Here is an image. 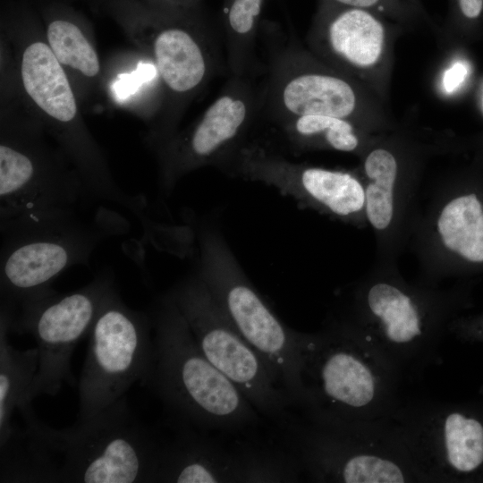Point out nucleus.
<instances>
[{
	"mask_svg": "<svg viewBox=\"0 0 483 483\" xmlns=\"http://www.w3.org/2000/svg\"><path fill=\"white\" fill-rule=\"evenodd\" d=\"M198 237L197 274L233 326L271 368L292 405L303 407L302 333L286 326L273 312L216 229L203 225Z\"/></svg>",
	"mask_w": 483,
	"mask_h": 483,
	"instance_id": "1a4fd4ad",
	"label": "nucleus"
},
{
	"mask_svg": "<svg viewBox=\"0 0 483 483\" xmlns=\"http://www.w3.org/2000/svg\"><path fill=\"white\" fill-rule=\"evenodd\" d=\"M31 213L0 221L1 307L12 315L51 291L70 267L89 266L94 250L106 240L124 235L130 224L104 206Z\"/></svg>",
	"mask_w": 483,
	"mask_h": 483,
	"instance_id": "7ed1b4c3",
	"label": "nucleus"
},
{
	"mask_svg": "<svg viewBox=\"0 0 483 483\" xmlns=\"http://www.w3.org/2000/svg\"><path fill=\"white\" fill-rule=\"evenodd\" d=\"M28 1H31V0H28ZM61 1L68 2L71 4L75 1H81L89 4L92 9L97 10V11H101L103 5L107 0H61Z\"/></svg>",
	"mask_w": 483,
	"mask_h": 483,
	"instance_id": "7c9ffc66",
	"label": "nucleus"
},
{
	"mask_svg": "<svg viewBox=\"0 0 483 483\" xmlns=\"http://www.w3.org/2000/svg\"><path fill=\"white\" fill-rule=\"evenodd\" d=\"M409 148L376 137L359 156L366 218L375 235L378 263L397 264L419 208V167Z\"/></svg>",
	"mask_w": 483,
	"mask_h": 483,
	"instance_id": "dca6fc26",
	"label": "nucleus"
},
{
	"mask_svg": "<svg viewBox=\"0 0 483 483\" xmlns=\"http://www.w3.org/2000/svg\"><path fill=\"white\" fill-rule=\"evenodd\" d=\"M463 28L472 33L483 17V0H456Z\"/></svg>",
	"mask_w": 483,
	"mask_h": 483,
	"instance_id": "bb28decb",
	"label": "nucleus"
},
{
	"mask_svg": "<svg viewBox=\"0 0 483 483\" xmlns=\"http://www.w3.org/2000/svg\"><path fill=\"white\" fill-rule=\"evenodd\" d=\"M271 47L261 84L260 117L275 124L303 115L350 120L373 132L361 84L291 39Z\"/></svg>",
	"mask_w": 483,
	"mask_h": 483,
	"instance_id": "f8f14e48",
	"label": "nucleus"
},
{
	"mask_svg": "<svg viewBox=\"0 0 483 483\" xmlns=\"http://www.w3.org/2000/svg\"><path fill=\"white\" fill-rule=\"evenodd\" d=\"M141 1L142 3H148L149 0H140Z\"/></svg>",
	"mask_w": 483,
	"mask_h": 483,
	"instance_id": "2f4dec72",
	"label": "nucleus"
},
{
	"mask_svg": "<svg viewBox=\"0 0 483 483\" xmlns=\"http://www.w3.org/2000/svg\"><path fill=\"white\" fill-rule=\"evenodd\" d=\"M395 436L419 477L456 479L483 470V419L462 408L428 414Z\"/></svg>",
	"mask_w": 483,
	"mask_h": 483,
	"instance_id": "6ab92c4d",
	"label": "nucleus"
},
{
	"mask_svg": "<svg viewBox=\"0 0 483 483\" xmlns=\"http://www.w3.org/2000/svg\"><path fill=\"white\" fill-rule=\"evenodd\" d=\"M306 40L317 58L360 84L386 70L388 33L368 9L325 3Z\"/></svg>",
	"mask_w": 483,
	"mask_h": 483,
	"instance_id": "aec40b11",
	"label": "nucleus"
},
{
	"mask_svg": "<svg viewBox=\"0 0 483 483\" xmlns=\"http://www.w3.org/2000/svg\"><path fill=\"white\" fill-rule=\"evenodd\" d=\"M409 242L426 283L444 278L461 264H483L481 197L442 182L425 208H418Z\"/></svg>",
	"mask_w": 483,
	"mask_h": 483,
	"instance_id": "f3484780",
	"label": "nucleus"
},
{
	"mask_svg": "<svg viewBox=\"0 0 483 483\" xmlns=\"http://www.w3.org/2000/svg\"><path fill=\"white\" fill-rule=\"evenodd\" d=\"M206 358L261 414L287 421L290 399L262 356L241 335L196 273L168 292Z\"/></svg>",
	"mask_w": 483,
	"mask_h": 483,
	"instance_id": "9b49d317",
	"label": "nucleus"
},
{
	"mask_svg": "<svg viewBox=\"0 0 483 483\" xmlns=\"http://www.w3.org/2000/svg\"><path fill=\"white\" fill-rule=\"evenodd\" d=\"M115 289L114 275L105 270L89 284L72 292L54 289L10 315L11 332L30 334L38 353L33 398L55 396L63 385L72 382V354L89 334L98 312Z\"/></svg>",
	"mask_w": 483,
	"mask_h": 483,
	"instance_id": "ddd939ff",
	"label": "nucleus"
},
{
	"mask_svg": "<svg viewBox=\"0 0 483 483\" xmlns=\"http://www.w3.org/2000/svg\"><path fill=\"white\" fill-rule=\"evenodd\" d=\"M273 125L296 151L326 149L360 156L376 138L350 120L325 115L298 116Z\"/></svg>",
	"mask_w": 483,
	"mask_h": 483,
	"instance_id": "b1692460",
	"label": "nucleus"
},
{
	"mask_svg": "<svg viewBox=\"0 0 483 483\" xmlns=\"http://www.w3.org/2000/svg\"><path fill=\"white\" fill-rule=\"evenodd\" d=\"M266 0H225L222 33L230 75L255 77L265 72L257 55V39Z\"/></svg>",
	"mask_w": 483,
	"mask_h": 483,
	"instance_id": "393cba45",
	"label": "nucleus"
},
{
	"mask_svg": "<svg viewBox=\"0 0 483 483\" xmlns=\"http://www.w3.org/2000/svg\"><path fill=\"white\" fill-rule=\"evenodd\" d=\"M228 175L264 183L300 206L357 228H366L360 172L292 162L255 141H244L215 166Z\"/></svg>",
	"mask_w": 483,
	"mask_h": 483,
	"instance_id": "4468645a",
	"label": "nucleus"
},
{
	"mask_svg": "<svg viewBox=\"0 0 483 483\" xmlns=\"http://www.w3.org/2000/svg\"><path fill=\"white\" fill-rule=\"evenodd\" d=\"M450 327L459 336L483 344V319L453 321Z\"/></svg>",
	"mask_w": 483,
	"mask_h": 483,
	"instance_id": "c85d7f7f",
	"label": "nucleus"
},
{
	"mask_svg": "<svg viewBox=\"0 0 483 483\" xmlns=\"http://www.w3.org/2000/svg\"><path fill=\"white\" fill-rule=\"evenodd\" d=\"M101 11L153 62L160 79V107L145 142L155 155L178 132L191 103L226 68L222 30L205 11L157 12L140 0H107Z\"/></svg>",
	"mask_w": 483,
	"mask_h": 483,
	"instance_id": "f03ea898",
	"label": "nucleus"
},
{
	"mask_svg": "<svg viewBox=\"0 0 483 483\" xmlns=\"http://www.w3.org/2000/svg\"><path fill=\"white\" fill-rule=\"evenodd\" d=\"M255 77L230 75L203 114L157 154L161 191L168 196L186 174L216 164L246 141L260 117L261 85Z\"/></svg>",
	"mask_w": 483,
	"mask_h": 483,
	"instance_id": "2eb2a0df",
	"label": "nucleus"
},
{
	"mask_svg": "<svg viewBox=\"0 0 483 483\" xmlns=\"http://www.w3.org/2000/svg\"><path fill=\"white\" fill-rule=\"evenodd\" d=\"M150 315L153 355L141 385L151 388L182 425L226 432L255 425L258 411L206 358L167 292Z\"/></svg>",
	"mask_w": 483,
	"mask_h": 483,
	"instance_id": "20e7f679",
	"label": "nucleus"
},
{
	"mask_svg": "<svg viewBox=\"0 0 483 483\" xmlns=\"http://www.w3.org/2000/svg\"><path fill=\"white\" fill-rule=\"evenodd\" d=\"M470 74L468 64L462 60H457L446 69L443 75V87L445 92L453 93L458 89L467 80Z\"/></svg>",
	"mask_w": 483,
	"mask_h": 483,
	"instance_id": "cd10ccee",
	"label": "nucleus"
},
{
	"mask_svg": "<svg viewBox=\"0 0 483 483\" xmlns=\"http://www.w3.org/2000/svg\"><path fill=\"white\" fill-rule=\"evenodd\" d=\"M183 426L174 438L162 440L155 482H254L252 449H225Z\"/></svg>",
	"mask_w": 483,
	"mask_h": 483,
	"instance_id": "4be33fe9",
	"label": "nucleus"
},
{
	"mask_svg": "<svg viewBox=\"0 0 483 483\" xmlns=\"http://www.w3.org/2000/svg\"><path fill=\"white\" fill-rule=\"evenodd\" d=\"M20 413L50 461L56 482H155L162 440L132 414L125 395L66 428L39 420L32 405Z\"/></svg>",
	"mask_w": 483,
	"mask_h": 483,
	"instance_id": "39448f33",
	"label": "nucleus"
},
{
	"mask_svg": "<svg viewBox=\"0 0 483 483\" xmlns=\"http://www.w3.org/2000/svg\"><path fill=\"white\" fill-rule=\"evenodd\" d=\"M151 329L150 313L130 308L113 290L89 332L78 384V420L93 417L143 381L153 355Z\"/></svg>",
	"mask_w": 483,
	"mask_h": 483,
	"instance_id": "9d476101",
	"label": "nucleus"
},
{
	"mask_svg": "<svg viewBox=\"0 0 483 483\" xmlns=\"http://www.w3.org/2000/svg\"><path fill=\"white\" fill-rule=\"evenodd\" d=\"M10 333L9 313L0 308V445L14 428V412L34 400L31 390L38 362L37 348H14L8 339Z\"/></svg>",
	"mask_w": 483,
	"mask_h": 483,
	"instance_id": "5701e85b",
	"label": "nucleus"
},
{
	"mask_svg": "<svg viewBox=\"0 0 483 483\" xmlns=\"http://www.w3.org/2000/svg\"><path fill=\"white\" fill-rule=\"evenodd\" d=\"M380 0H326L328 4L368 10L378 4Z\"/></svg>",
	"mask_w": 483,
	"mask_h": 483,
	"instance_id": "c756f323",
	"label": "nucleus"
},
{
	"mask_svg": "<svg viewBox=\"0 0 483 483\" xmlns=\"http://www.w3.org/2000/svg\"><path fill=\"white\" fill-rule=\"evenodd\" d=\"M365 426L312 423L295 428L293 443L301 464L319 481L400 483L419 478L406 453L369 442Z\"/></svg>",
	"mask_w": 483,
	"mask_h": 483,
	"instance_id": "a211bd4d",
	"label": "nucleus"
},
{
	"mask_svg": "<svg viewBox=\"0 0 483 483\" xmlns=\"http://www.w3.org/2000/svg\"><path fill=\"white\" fill-rule=\"evenodd\" d=\"M143 4L157 12L168 14H188L204 11L202 0H149Z\"/></svg>",
	"mask_w": 483,
	"mask_h": 483,
	"instance_id": "a878e982",
	"label": "nucleus"
},
{
	"mask_svg": "<svg viewBox=\"0 0 483 483\" xmlns=\"http://www.w3.org/2000/svg\"><path fill=\"white\" fill-rule=\"evenodd\" d=\"M47 41L68 75L82 108L91 110L104 84V72L89 20L71 3L38 0Z\"/></svg>",
	"mask_w": 483,
	"mask_h": 483,
	"instance_id": "412c9836",
	"label": "nucleus"
},
{
	"mask_svg": "<svg viewBox=\"0 0 483 483\" xmlns=\"http://www.w3.org/2000/svg\"><path fill=\"white\" fill-rule=\"evenodd\" d=\"M303 408L310 421L367 425L388 404L393 363L357 336L331 325L301 335Z\"/></svg>",
	"mask_w": 483,
	"mask_h": 483,
	"instance_id": "423d86ee",
	"label": "nucleus"
},
{
	"mask_svg": "<svg viewBox=\"0 0 483 483\" xmlns=\"http://www.w3.org/2000/svg\"><path fill=\"white\" fill-rule=\"evenodd\" d=\"M1 42L15 93L81 176L92 202L108 201L128 210L140 224L149 218L141 194L116 183L106 156L88 128L73 86L51 50L40 16L28 0L1 4Z\"/></svg>",
	"mask_w": 483,
	"mask_h": 483,
	"instance_id": "f257e3e1",
	"label": "nucleus"
},
{
	"mask_svg": "<svg viewBox=\"0 0 483 483\" xmlns=\"http://www.w3.org/2000/svg\"><path fill=\"white\" fill-rule=\"evenodd\" d=\"M444 291L412 284L397 264L375 262L354 286L343 319L332 323L375 348L394 365L427 351L449 310Z\"/></svg>",
	"mask_w": 483,
	"mask_h": 483,
	"instance_id": "6e6552de",
	"label": "nucleus"
},
{
	"mask_svg": "<svg viewBox=\"0 0 483 483\" xmlns=\"http://www.w3.org/2000/svg\"><path fill=\"white\" fill-rule=\"evenodd\" d=\"M89 203L75 166L1 79L0 221Z\"/></svg>",
	"mask_w": 483,
	"mask_h": 483,
	"instance_id": "0eeeda50",
	"label": "nucleus"
}]
</instances>
